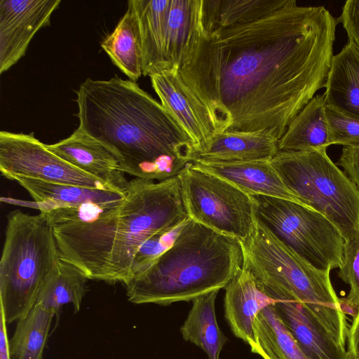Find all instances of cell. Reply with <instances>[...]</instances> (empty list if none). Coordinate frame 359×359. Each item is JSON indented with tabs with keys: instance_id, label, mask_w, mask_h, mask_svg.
Here are the masks:
<instances>
[{
	"instance_id": "7a4b0ae2",
	"label": "cell",
	"mask_w": 359,
	"mask_h": 359,
	"mask_svg": "<svg viewBox=\"0 0 359 359\" xmlns=\"http://www.w3.org/2000/svg\"><path fill=\"white\" fill-rule=\"evenodd\" d=\"M79 128L116 156L121 170L163 181L192 161L194 144L170 113L134 81L87 79L76 92Z\"/></svg>"
},
{
	"instance_id": "8992f818",
	"label": "cell",
	"mask_w": 359,
	"mask_h": 359,
	"mask_svg": "<svg viewBox=\"0 0 359 359\" xmlns=\"http://www.w3.org/2000/svg\"><path fill=\"white\" fill-rule=\"evenodd\" d=\"M6 219L0 262V306L6 323H11L36 304L46 278L60 258L45 214L15 210Z\"/></svg>"
},
{
	"instance_id": "ffe728a7",
	"label": "cell",
	"mask_w": 359,
	"mask_h": 359,
	"mask_svg": "<svg viewBox=\"0 0 359 359\" xmlns=\"http://www.w3.org/2000/svg\"><path fill=\"white\" fill-rule=\"evenodd\" d=\"M324 95L327 107L359 118V51L349 42L332 57Z\"/></svg>"
},
{
	"instance_id": "52a82bcc",
	"label": "cell",
	"mask_w": 359,
	"mask_h": 359,
	"mask_svg": "<svg viewBox=\"0 0 359 359\" xmlns=\"http://www.w3.org/2000/svg\"><path fill=\"white\" fill-rule=\"evenodd\" d=\"M271 163L290 191L330 221L345 241L359 238V188L327 149L278 151Z\"/></svg>"
},
{
	"instance_id": "5bb4252c",
	"label": "cell",
	"mask_w": 359,
	"mask_h": 359,
	"mask_svg": "<svg viewBox=\"0 0 359 359\" xmlns=\"http://www.w3.org/2000/svg\"><path fill=\"white\" fill-rule=\"evenodd\" d=\"M53 153L79 169L126 191L129 182L114 153L104 144L78 128L69 137L46 144Z\"/></svg>"
},
{
	"instance_id": "ba28073f",
	"label": "cell",
	"mask_w": 359,
	"mask_h": 359,
	"mask_svg": "<svg viewBox=\"0 0 359 359\" xmlns=\"http://www.w3.org/2000/svg\"><path fill=\"white\" fill-rule=\"evenodd\" d=\"M254 197L258 218L302 259L320 271L340 267L345 241L325 216L292 201Z\"/></svg>"
},
{
	"instance_id": "30bf717a",
	"label": "cell",
	"mask_w": 359,
	"mask_h": 359,
	"mask_svg": "<svg viewBox=\"0 0 359 359\" xmlns=\"http://www.w3.org/2000/svg\"><path fill=\"white\" fill-rule=\"evenodd\" d=\"M0 171L6 178L23 177L82 187L126 192L63 160L31 134L0 133Z\"/></svg>"
},
{
	"instance_id": "7c38bea8",
	"label": "cell",
	"mask_w": 359,
	"mask_h": 359,
	"mask_svg": "<svg viewBox=\"0 0 359 359\" xmlns=\"http://www.w3.org/2000/svg\"><path fill=\"white\" fill-rule=\"evenodd\" d=\"M150 79L161 104L193 141L195 153L205 149L215 134L214 126L204 105L182 80L179 67L161 71Z\"/></svg>"
},
{
	"instance_id": "277c9868",
	"label": "cell",
	"mask_w": 359,
	"mask_h": 359,
	"mask_svg": "<svg viewBox=\"0 0 359 359\" xmlns=\"http://www.w3.org/2000/svg\"><path fill=\"white\" fill-rule=\"evenodd\" d=\"M241 243L190 218L174 244L125 284L128 301L168 306L225 288L243 266Z\"/></svg>"
},
{
	"instance_id": "ac0fdd59",
	"label": "cell",
	"mask_w": 359,
	"mask_h": 359,
	"mask_svg": "<svg viewBox=\"0 0 359 359\" xmlns=\"http://www.w3.org/2000/svg\"><path fill=\"white\" fill-rule=\"evenodd\" d=\"M278 151V139L268 132L226 131L215 134L192 161H271Z\"/></svg>"
},
{
	"instance_id": "836d02e7",
	"label": "cell",
	"mask_w": 359,
	"mask_h": 359,
	"mask_svg": "<svg viewBox=\"0 0 359 359\" xmlns=\"http://www.w3.org/2000/svg\"><path fill=\"white\" fill-rule=\"evenodd\" d=\"M6 323L4 310L0 306V359H11Z\"/></svg>"
},
{
	"instance_id": "44dd1931",
	"label": "cell",
	"mask_w": 359,
	"mask_h": 359,
	"mask_svg": "<svg viewBox=\"0 0 359 359\" xmlns=\"http://www.w3.org/2000/svg\"><path fill=\"white\" fill-rule=\"evenodd\" d=\"M324 93L314 96L278 141L279 151L327 149L332 145Z\"/></svg>"
},
{
	"instance_id": "9a60e30c",
	"label": "cell",
	"mask_w": 359,
	"mask_h": 359,
	"mask_svg": "<svg viewBox=\"0 0 359 359\" xmlns=\"http://www.w3.org/2000/svg\"><path fill=\"white\" fill-rule=\"evenodd\" d=\"M190 165L221 177L252 196L275 197L302 204L287 188L271 161H194Z\"/></svg>"
},
{
	"instance_id": "484cf974",
	"label": "cell",
	"mask_w": 359,
	"mask_h": 359,
	"mask_svg": "<svg viewBox=\"0 0 359 359\" xmlns=\"http://www.w3.org/2000/svg\"><path fill=\"white\" fill-rule=\"evenodd\" d=\"M202 0H170L167 59L170 69L181 65L197 28Z\"/></svg>"
},
{
	"instance_id": "d6a6232c",
	"label": "cell",
	"mask_w": 359,
	"mask_h": 359,
	"mask_svg": "<svg viewBox=\"0 0 359 359\" xmlns=\"http://www.w3.org/2000/svg\"><path fill=\"white\" fill-rule=\"evenodd\" d=\"M348 352L352 358H359V311L348 328Z\"/></svg>"
},
{
	"instance_id": "1f68e13d",
	"label": "cell",
	"mask_w": 359,
	"mask_h": 359,
	"mask_svg": "<svg viewBox=\"0 0 359 359\" xmlns=\"http://www.w3.org/2000/svg\"><path fill=\"white\" fill-rule=\"evenodd\" d=\"M336 164L344 169L347 176L359 188V144L344 146Z\"/></svg>"
},
{
	"instance_id": "4fadbf2b",
	"label": "cell",
	"mask_w": 359,
	"mask_h": 359,
	"mask_svg": "<svg viewBox=\"0 0 359 359\" xmlns=\"http://www.w3.org/2000/svg\"><path fill=\"white\" fill-rule=\"evenodd\" d=\"M274 306L308 359H352L345 346L337 343L294 296L283 297Z\"/></svg>"
},
{
	"instance_id": "d590c367",
	"label": "cell",
	"mask_w": 359,
	"mask_h": 359,
	"mask_svg": "<svg viewBox=\"0 0 359 359\" xmlns=\"http://www.w3.org/2000/svg\"><path fill=\"white\" fill-rule=\"evenodd\" d=\"M352 359H359V358H352Z\"/></svg>"
},
{
	"instance_id": "5b68a950",
	"label": "cell",
	"mask_w": 359,
	"mask_h": 359,
	"mask_svg": "<svg viewBox=\"0 0 359 359\" xmlns=\"http://www.w3.org/2000/svg\"><path fill=\"white\" fill-rule=\"evenodd\" d=\"M240 243L243 266L251 271L262 292L274 299L285 294L294 296L337 343L345 346L348 328L331 283V271L312 267L258 217L251 235Z\"/></svg>"
},
{
	"instance_id": "e0dca14e",
	"label": "cell",
	"mask_w": 359,
	"mask_h": 359,
	"mask_svg": "<svg viewBox=\"0 0 359 359\" xmlns=\"http://www.w3.org/2000/svg\"><path fill=\"white\" fill-rule=\"evenodd\" d=\"M12 180L17 182L29 193L40 212L62 208H79L88 205L111 208L120 203L127 193V190L126 192H117L23 177H15Z\"/></svg>"
},
{
	"instance_id": "4316f807",
	"label": "cell",
	"mask_w": 359,
	"mask_h": 359,
	"mask_svg": "<svg viewBox=\"0 0 359 359\" xmlns=\"http://www.w3.org/2000/svg\"><path fill=\"white\" fill-rule=\"evenodd\" d=\"M56 314L38 304L18 320L11 341V359H43L50 327Z\"/></svg>"
},
{
	"instance_id": "4dcf8cb0",
	"label": "cell",
	"mask_w": 359,
	"mask_h": 359,
	"mask_svg": "<svg viewBox=\"0 0 359 359\" xmlns=\"http://www.w3.org/2000/svg\"><path fill=\"white\" fill-rule=\"evenodd\" d=\"M338 22L346 32L348 42L359 51V0H348L343 7Z\"/></svg>"
},
{
	"instance_id": "8fae6325",
	"label": "cell",
	"mask_w": 359,
	"mask_h": 359,
	"mask_svg": "<svg viewBox=\"0 0 359 359\" xmlns=\"http://www.w3.org/2000/svg\"><path fill=\"white\" fill-rule=\"evenodd\" d=\"M60 0L0 1V73L22 56L34 34L50 24Z\"/></svg>"
},
{
	"instance_id": "d4e9b609",
	"label": "cell",
	"mask_w": 359,
	"mask_h": 359,
	"mask_svg": "<svg viewBox=\"0 0 359 359\" xmlns=\"http://www.w3.org/2000/svg\"><path fill=\"white\" fill-rule=\"evenodd\" d=\"M87 280L79 269L60 259L46 278L36 304L56 313L62 306L72 304L78 312L87 291Z\"/></svg>"
},
{
	"instance_id": "e575fe53",
	"label": "cell",
	"mask_w": 359,
	"mask_h": 359,
	"mask_svg": "<svg viewBox=\"0 0 359 359\" xmlns=\"http://www.w3.org/2000/svg\"><path fill=\"white\" fill-rule=\"evenodd\" d=\"M339 306L344 314H348L354 318L358 311L359 306L352 304L346 297L339 299Z\"/></svg>"
},
{
	"instance_id": "2e32d148",
	"label": "cell",
	"mask_w": 359,
	"mask_h": 359,
	"mask_svg": "<svg viewBox=\"0 0 359 359\" xmlns=\"http://www.w3.org/2000/svg\"><path fill=\"white\" fill-rule=\"evenodd\" d=\"M276 302L259 290L251 271L242 266L225 287L224 317L233 334L248 344L256 317Z\"/></svg>"
},
{
	"instance_id": "7402d4cb",
	"label": "cell",
	"mask_w": 359,
	"mask_h": 359,
	"mask_svg": "<svg viewBox=\"0 0 359 359\" xmlns=\"http://www.w3.org/2000/svg\"><path fill=\"white\" fill-rule=\"evenodd\" d=\"M248 345L252 353L263 359H308L274 305L266 307L256 317Z\"/></svg>"
},
{
	"instance_id": "6da1fadb",
	"label": "cell",
	"mask_w": 359,
	"mask_h": 359,
	"mask_svg": "<svg viewBox=\"0 0 359 359\" xmlns=\"http://www.w3.org/2000/svg\"><path fill=\"white\" fill-rule=\"evenodd\" d=\"M337 23L324 6L295 0H203L180 74L215 134L265 131L279 141L325 88Z\"/></svg>"
},
{
	"instance_id": "603a6c76",
	"label": "cell",
	"mask_w": 359,
	"mask_h": 359,
	"mask_svg": "<svg viewBox=\"0 0 359 359\" xmlns=\"http://www.w3.org/2000/svg\"><path fill=\"white\" fill-rule=\"evenodd\" d=\"M214 290L194 299L192 306L180 327L182 338L202 349L208 359H219L227 338L217 324Z\"/></svg>"
},
{
	"instance_id": "d6986e66",
	"label": "cell",
	"mask_w": 359,
	"mask_h": 359,
	"mask_svg": "<svg viewBox=\"0 0 359 359\" xmlns=\"http://www.w3.org/2000/svg\"><path fill=\"white\" fill-rule=\"evenodd\" d=\"M141 36L142 74L151 76L170 66L167 59L170 0H130Z\"/></svg>"
},
{
	"instance_id": "f546056e",
	"label": "cell",
	"mask_w": 359,
	"mask_h": 359,
	"mask_svg": "<svg viewBox=\"0 0 359 359\" xmlns=\"http://www.w3.org/2000/svg\"><path fill=\"white\" fill-rule=\"evenodd\" d=\"M331 144H359V118L347 116L326 107Z\"/></svg>"
},
{
	"instance_id": "83f0119b",
	"label": "cell",
	"mask_w": 359,
	"mask_h": 359,
	"mask_svg": "<svg viewBox=\"0 0 359 359\" xmlns=\"http://www.w3.org/2000/svg\"><path fill=\"white\" fill-rule=\"evenodd\" d=\"M187 222L172 229L158 232L142 245L133 260L131 279L147 269L172 247Z\"/></svg>"
},
{
	"instance_id": "cb8c5ba5",
	"label": "cell",
	"mask_w": 359,
	"mask_h": 359,
	"mask_svg": "<svg viewBox=\"0 0 359 359\" xmlns=\"http://www.w3.org/2000/svg\"><path fill=\"white\" fill-rule=\"evenodd\" d=\"M101 47L130 81L135 82L142 76L140 32L135 11L130 1L126 12L114 30L102 41Z\"/></svg>"
},
{
	"instance_id": "3957f363",
	"label": "cell",
	"mask_w": 359,
	"mask_h": 359,
	"mask_svg": "<svg viewBox=\"0 0 359 359\" xmlns=\"http://www.w3.org/2000/svg\"><path fill=\"white\" fill-rule=\"evenodd\" d=\"M189 219L176 176L163 181L135 178L125 198L95 219L51 225L62 260L88 279L125 285L142 245Z\"/></svg>"
},
{
	"instance_id": "f1b7e54d",
	"label": "cell",
	"mask_w": 359,
	"mask_h": 359,
	"mask_svg": "<svg viewBox=\"0 0 359 359\" xmlns=\"http://www.w3.org/2000/svg\"><path fill=\"white\" fill-rule=\"evenodd\" d=\"M339 277L350 286L347 299L359 306V238L344 242Z\"/></svg>"
},
{
	"instance_id": "9c48e42d",
	"label": "cell",
	"mask_w": 359,
	"mask_h": 359,
	"mask_svg": "<svg viewBox=\"0 0 359 359\" xmlns=\"http://www.w3.org/2000/svg\"><path fill=\"white\" fill-rule=\"evenodd\" d=\"M177 176L191 219L239 242L248 238L257 219L254 196L190 163Z\"/></svg>"
}]
</instances>
